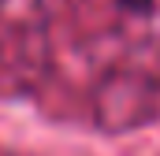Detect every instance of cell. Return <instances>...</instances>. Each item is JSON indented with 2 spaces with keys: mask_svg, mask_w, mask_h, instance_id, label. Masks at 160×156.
I'll list each match as a JSON object with an SVG mask.
<instances>
[{
  "mask_svg": "<svg viewBox=\"0 0 160 156\" xmlns=\"http://www.w3.org/2000/svg\"><path fill=\"white\" fill-rule=\"evenodd\" d=\"M112 4L127 15H153V7H157V0H112Z\"/></svg>",
  "mask_w": 160,
  "mask_h": 156,
  "instance_id": "6da1fadb",
  "label": "cell"
}]
</instances>
